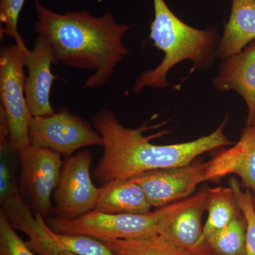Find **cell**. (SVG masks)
Wrapping results in <instances>:
<instances>
[{
  "label": "cell",
  "instance_id": "21",
  "mask_svg": "<svg viewBox=\"0 0 255 255\" xmlns=\"http://www.w3.org/2000/svg\"><path fill=\"white\" fill-rule=\"evenodd\" d=\"M236 203L246 223V255H255V209L250 189L244 191L235 178L229 181Z\"/></svg>",
  "mask_w": 255,
  "mask_h": 255
},
{
  "label": "cell",
  "instance_id": "11",
  "mask_svg": "<svg viewBox=\"0 0 255 255\" xmlns=\"http://www.w3.org/2000/svg\"><path fill=\"white\" fill-rule=\"evenodd\" d=\"M213 86L219 92H238L248 110L247 125L255 122V40L241 53L225 59L220 65Z\"/></svg>",
  "mask_w": 255,
  "mask_h": 255
},
{
  "label": "cell",
  "instance_id": "22",
  "mask_svg": "<svg viewBox=\"0 0 255 255\" xmlns=\"http://www.w3.org/2000/svg\"><path fill=\"white\" fill-rule=\"evenodd\" d=\"M26 0H0V21L1 38L9 36L14 38L15 43L20 49L26 48L22 37L18 31V21Z\"/></svg>",
  "mask_w": 255,
  "mask_h": 255
},
{
  "label": "cell",
  "instance_id": "1",
  "mask_svg": "<svg viewBox=\"0 0 255 255\" xmlns=\"http://www.w3.org/2000/svg\"><path fill=\"white\" fill-rule=\"evenodd\" d=\"M34 31L48 43L55 63L94 71L84 88H99L114 75V69L129 54L124 36L131 26L117 23L111 12L96 16L87 11L60 14L34 0Z\"/></svg>",
  "mask_w": 255,
  "mask_h": 255
},
{
  "label": "cell",
  "instance_id": "25",
  "mask_svg": "<svg viewBox=\"0 0 255 255\" xmlns=\"http://www.w3.org/2000/svg\"><path fill=\"white\" fill-rule=\"evenodd\" d=\"M253 205H254L255 209V197H253Z\"/></svg>",
  "mask_w": 255,
  "mask_h": 255
},
{
  "label": "cell",
  "instance_id": "7",
  "mask_svg": "<svg viewBox=\"0 0 255 255\" xmlns=\"http://www.w3.org/2000/svg\"><path fill=\"white\" fill-rule=\"evenodd\" d=\"M28 135L31 145L49 149L65 157L82 147L103 145L97 130L66 107L52 115L32 117Z\"/></svg>",
  "mask_w": 255,
  "mask_h": 255
},
{
  "label": "cell",
  "instance_id": "23",
  "mask_svg": "<svg viewBox=\"0 0 255 255\" xmlns=\"http://www.w3.org/2000/svg\"><path fill=\"white\" fill-rule=\"evenodd\" d=\"M0 203L18 195V182L15 176L14 159L11 153L16 152L12 147L0 148Z\"/></svg>",
  "mask_w": 255,
  "mask_h": 255
},
{
  "label": "cell",
  "instance_id": "12",
  "mask_svg": "<svg viewBox=\"0 0 255 255\" xmlns=\"http://www.w3.org/2000/svg\"><path fill=\"white\" fill-rule=\"evenodd\" d=\"M229 174L241 177L244 185L255 192V123L246 126L234 146L209 161L208 181Z\"/></svg>",
  "mask_w": 255,
  "mask_h": 255
},
{
  "label": "cell",
  "instance_id": "9",
  "mask_svg": "<svg viewBox=\"0 0 255 255\" xmlns=\"http://www.w3.org/2000/svg\"><path fill=\"white\" fill-rule=\"evenodd\" d=\"M209 161L148 171L129 178L145 191L152 207H164L190 197L196 187L208 181Z\"/></svg>",
  "mask_w": 255,
  "mask_h": 255
},
{
  "label": "cell",
  "instance_id": "15",
  "mask_svg": "<svg viewBox=\"0 0 255 255\" xmlns=\"http://www.w3.org/2000/svg\"><path fill=\"white\" fill-rule=\"evenodd\" d=\"M150 205L145 191L132 179L112 181L101 187L95 210L113 214H143Z\"/></svg>",
  "mask_w": 255,
  "mask_h": 255
},
{
  "label": "cell",
  "instance_id": "18",
  "mask_svg": "<svg viewBox=\"0 0 255 255\" xmlns=\"http://www.w3.org/2000/svg\"><path fill=\"white\" fill-rule=\"evenodd\" d=\"M114 255H195L162 235L132 239L101 240Z\"/></svg>",
  "mask_w": 255,
  "mask_h": 255
},
{
  "label": "cell",
  "instance_id": "5",
  "mask_svg": "<svg viewBox=\"0 0 255 255\" xmlns=\"http://www.w3.org/2000/svg\"><path fill=\"white\" fill-rule=\"evenodd\" d=\"M22 51L15 44L0 52V99L9 132L10 144L16 152L31 145L28 135L32 116L24 92Z\"/></svg>",
  "mask_w": 255,
  "mask_h": 255
},
{
  "label": "cell",
  "instance_id": "6",
  "mask_svg": "<svg viewBox=\"0 0 255 255\" xmlns=\"http://www.w3.org/2000/svg\"><path fill=\"white\" fill-rule=\"evenodd\" d=\"M18 195L34 214L52 216V196L61 174V155L44 147L30 145L18 152Z\"/></svg>",
  "mask_w": 255,
  "mask_h": 255
},
{
  "label": "cell",
  "instance_id": "2",
  "mask_svg": "<svg viewBox=\"0 0 255 255\" xmlns=\"http://www.w3.org/2000/svg\"><path fill=\"white\" fill-rule=\"evenodd\" d=\"M92 123L103 140V155L93 174L102 185L148 171L187 165L206 152L233 144L224 133L227 118L209 135L171 145L152 143L150 140L159 134L143 135L151 127L146 124L137 128L125 127L110 109L94 114Z\"/></svg>",
  "mask_w": 255,
  "mask_h": 255
},
{
  "label": "cell",
  "instance_id": "4",
  "mask_svg": "<svg viewBox=\"0 0 255 255\" xmlns=\"http://www.w3.org/2000/svg\"><path fill=\"white\" fill-rule=\"evenodd\" d=\"M198 197L199 193L147 214H107L95 209L75 219L50 216L47 224L55 233L83 235L100 241L150 237L162 234Z\"/></svg>",
  "mask_w": 255,
  "mask_h": 255
},
{
  "label": "cell",
  "instance_id": "3",
  "mask_svg": "<svg viewBox=\"0 0 255 255\" xmlns=\"http://www.w3.org/2000/svg\"><path fill=\"white\" fill-rule=\"evenodd\" d=\"M153 21L150 38L153 46L164 53L161 63L137 79L134 93L145 87L164 88L169 86L167 75L171 69L184 60H191L195 69L209 68L217 54V32L214 28L201 30L189 26L174 14L164 0H152Z\"/></svg>",
  "mask_w": 255,
  "mask_h": 255
},
{
  "label": "cell",
  "instance_id": "19",
  "mask_svg": "<svg viewBox=\"0 0 255 255\" xmlns=\"http://www.w3.org/2000/svg\"><path fill=\"white\" fill-rule=\"evenodd\" d=\"M211 255H246V223L238 216L204 245Z\"/></svg>",
  "mask_w": 255,
  "mask_h": 255
},
{
  "label": "cell",
  "instance_id": "20",
  "mask_svg": "<svg viewBox=\"0 0 255 255\" xmlns=\"http://www.w3.org/2000/svg\"><path fill=\"white\" fill-rule=\"evenodd\" d=\"M48 233L58 246L76 255H114L102 242L96 238L83 235L55 233L49 226Z\"/></svg>",
  "mask_w": 255,
  "mask_h": 255
},
{
  "label": "cell",
  "instance_id": "13",
  "mask_svg": "<svg viewBox=\"0 0 255 255\" xmlns=\"http://www.w3.org/2000/svg\"><path fill=\"white\" fill-rule=\"evenodd\" d=\"M1 211L15 230L28 237V248L38 255H76L58 246L50 238L44 218L33 214L19 195L1 203Z\"/></svg>",
  "mask_w": 255,
  "mask_h": 255
},
{
  "label": "cell",
  "instance_id": "17",
  "mask_svg": "<svg viewBox=\"0 0 255 255\" xmlns=\"http://www.w3.org/2000/svg\"><path fill=\"white\" fill-rule=\"evenodd\" d=\"M207 221L203 228L200 248L203 255H208L204 245L208 240L229 226L238 217L239 208L231 187L209 188Z\"/></svg>",
  "mask_w": 255,
  "mask_h": 255
},
{
  "label": "cell",
  "instance_id": "8",
  "mask_svg": "<svg viewBox=\"0 0 255 255\" xmlns=\"http://www.w3.org/2000/svg\"><path fill=\"white\" fill-rule=\"evenodd\" d=\"M91 151L83 150L65 157L59 182L53 194V214L65 220L77 219L95 209L101 187L92 179Z\"/></svg>",
  "mask_w": 255,
  "mask_h": 255
},
{
  "label": "cell",
  "instance_id": "26",
  "mask_svg": "<svg viewBox=\"0 0 255 255\" xmlns=\"http://www.w3.org/2000/svg\"></svg>",
  "mask_w": 255,
  "mask_h": 255
},
{
  "label": "cell",
  "instance_id": "16",
  "mask_svg": "<svg viewBox=\"0 0 255 255\" xmlns=\"http://www.w3.org/2000/svg\"><path fill=\"white\" fill-rule=\"evenodd\" d=\"M208 189L199 193V197L182 211L162 233L176 246L195 255H204L200 248L203 228L201 221L207 210Z\"/></svg>",
  "mask_w": 255,
  "mask_h": 255
},
{
  "label": "cell",
  "instance_id": "14",
  "mask_svg": "<svg viewBox=\"0 0 255 255\" xmlns=\"http://www.w3.org/2000/svg\"><path fill=\"white\" fill-rule=\"evenodd\" d=\"M255 40V0H232L231 14L217 48L223 59L241 53Z\"/></svg>",
  "mask_w": 255,
  "mask_h": 255
},
{
  "label": "cell",
  "instance_id": "24",
  "mask_svg": "<svg viewBox=\"0 0 255 255\" xmlns=\"http://www.w3.org/2000/svg\"><path fill=\"white\" fill-rule=\"evenodd\" d=\"M33 253L0 211V255H34Z\"/></svg>",
  "mask_w": 255,
  "mask_h": 255
},
{
  "label": "cell",
  "instance_id": "10",
  "mask_svg": "<svg viewBox=\"0 0 255 255\" xmlns=\"http://www.w3.org/2000/svg\"><path fill=\"white\" fill-rule=\"evenodd\" d=\"M23 63L28 70L25 78L24 92L32 117H45L55 113L50 105V95L55 77L50 67L55 63L54 55L48 43L37 36L34 48L21 50Z\"/></svg>",
  "mask_w": 255,
  "mask_h": 255
}]
</instances>
